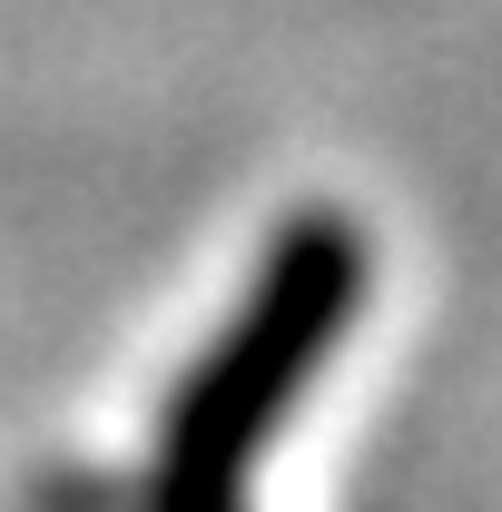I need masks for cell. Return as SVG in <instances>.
Instances as JSON below:
<instances>
[{
  "instance_id": "1",
  "label": "cell",
  "mask_w": 502,
  "mask_h": 512,
  "mask_svg": "<svg viewBox=\"0 0 502 512\" xmlns=\"http://www.w3.org/2000/svg\"><path fill=\"white\" fill-rule=\"evenodd\" d=\"M355 306H365V227L335 207L286 217V237L256 256L237 316L217 325V345L178 375L158 414L148 512H247L256 453L286 434L315 365L345 345Z\"/></svg>"
}]
</instances>
